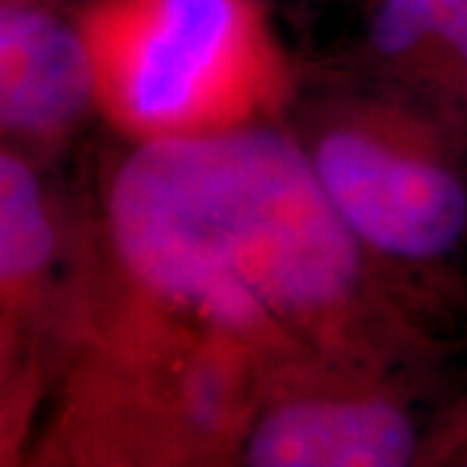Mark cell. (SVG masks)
Returning <instances> with one entry per match:
<instances>
[{"label": "cell", "mask_w": 467, "mask_h": 467, "mask_svg": "<svg viewBox=\"0 0 467 467\" xmlns=\"http://www.w3.org/2000/svg\"><path fill=\"white\" fill-rule=\"evenodd\" d=\"M107 218L135 285L236 353H312L364 299V247L309 150L273 128L149 138L115 171Z\"/></svg>", "instance_id": "obj_1"}, {"label": "cell", "mask_w": 467, "mask_h": 467, "mask_svg": "<svg viewBox=\"0 0 467 467\" xmlns=\"http://www.w3.org/2000/svg\"><path fill=\"white\" fill-rule=\"evenodd\" d=\"M55 252L42 184L21 159L0 153V284L29 278Z\"/></svg>", "instance_id": "obj_6"}, {"label": "cell", "mask_w": 467, "mask_h": 467, "mask_svg": "<svg viewBox=\"0 0 467 467\" xmlns=\"http://www.w3.org/2000/svg\"><path fill=\"white\" fill-rule=\"evenodd\" d=\"M374 42L392 57L439 45L467 70V0H379Z\"/></svg>", "instance_id": "obj_7"}, {"label": "cell", "mask_w": 467, "mask_h": 467, "mask_svg": "<svg viewBox=\"0 0 467 467\" xmlns=\"http://www.w3.org/2000/svg\"><path fill=\"white\" fill-rule=\"evenodd\" d=\"M109 34L115 99L149 138L242 125L270 81L247 0H128Z\"/></svg>", "instance_id": "obj_2"}, {"label": "cell", "mask_w": 467, "mask_h": 467, "mask_svg": "<svg viewBox=\"0 0 467 467\" xmlns=\"http://www.w3.org/2000/svg\"><path fill=\"white\" fill-rule=\"evenodd\" d=\"M99 86L94 52L45 11L0 3V128L55 133L84 115Z\"/></svg>", "instance_id": "obj_5"}, {"label": "cell", "mask_w": 467, "mask_h": 467, "mask_svg": "<svg viewBox=\"0 0 467 467\" xmlns=\"http://www.w3.org/2000/svg\"><path fill=\"white\" fill-rule=\"evenodd\" d=\"M309 156L335 213L364 250L426 263L465 236V184L434 159L364 128H335Z\"/></svg>", "instance_id": "obj_3"}, {"label": "cell", "mask_w": 467, "mask_h": 467, "mask_svg": "<svg viewBox=\"0 0 467 467\" xmlns=\"http://www.w3.org/2000/svg\"><path fill=\"white\" fill-rule=\"evenodd\" d=\"M416 426L377 398H304L252 426L244 460L254 467H400L416 454Z\"/></svg>", "instance_id": "obj_4"}]
</instances>
